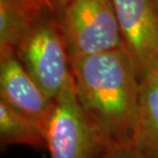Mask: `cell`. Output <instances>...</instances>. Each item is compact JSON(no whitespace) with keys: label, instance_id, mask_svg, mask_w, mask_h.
Returning <instances> with one entry per match:
<instances>
[{"label":"cell","instance_id":"cell-5","mask_svg":"<svg viewBox=\"0 0 158 158\" xmlns=\"http://www.w3.org/2000/svg\"><path fill=\"white\" fill-rule=\"evenodd\" d=\"M124 48L142 80L158 73V5L155 0H113Z\"/></svg>","mask_w":158,"mask_h":158},{"label":"cell","instance_id":"cell-7","mask_svg":"<svg viewBox=\"0 0 158 158\" xmlns=\"http://www.w3.org/2000/svg\"><path fill=\"white\" fill-rule=\"evenodd\" d=\"M135 146L146 158H158V73L141 80Z\"/></svg>","mask_w":158,"mask_h":158},{"label":"cell","instance_id":"cell-10","mask_svg":"<svg viewBox=\"0 0 158 158\" xmlns=\"http://www.w3.org/2000/svg\"><path fill=\"white\" fill-rule=\"evenodd\" d=\"M34 20L48 11H55L52 0H17Z\"/></svg>","mask_w":158,"mask_h":158},{"label":"cell","instance_id":"cell-1","mask_svg":"<svg viewBox=\"0 0 158 158\" xmlns=\"http://www.w3.org/2000/svg\"><path fill=\"white\" fill-rule=\"evenodd\" d=\"M78 102L108 148L135 145L141 80L123 47L70 59Z\"/></svg>","mask_w":158,"mask_h":158},{"label":"cell","instance_id":"cell-13","mask_svg":"<svg viewBox=\"0 0 158 158\" xmlns=\"http://www.w3.org/2000/svg\"><path fill=\"white\" fill-rule=\"evenodd\" d=\"M155 1H156V3H157V5H158V0H155Z\"/></svg>","mask_w":158,"mask_h":158},{"label":"cell","instance_id":"cell-12","mask_svg":"<svg viewBox=\"0 0 158 158\" xmlns=\"http://www.w3.org/2000/svg\"><path fill=\"white\" fill-rule=\"evenodd\" d=\"M52 1H53V6H55V10L60 12L68 4L70 0H52Z\"/></svg>","mask_w":158,"mask_h":158},{"label":"cell","instance_id":"cell-11","mask_svg":"<svg viewBox=\"0 0 158 158\" xmlns=\"http://www.w3.org/2000/svg\"><path fill=\"white\" fill-rule=\"evenodd\" d=\"M102 158H146L135 145L109 148Z\"/></svg>","mask_w":158,"mask_h":158},{"label":"cell","instance_id":"cell-9","mask_svg":"<svg viewBox=\"0 0 158 158\" xmlns=\"http://www.w3.org/2000/svg\"><path fill=\"white\" fill-rule=\"evenodd\" d=\"M34 21L17 0H0V56L15 55Z\"/></svg>","mask_w":158,"mask_h":158},{"label":"cell","instance_id":"cell-4","mask_svg":"<svg viewBox=\"0 0 158 158\" xmlns=\"http://www.w3.org/2000/svg\"><path fill=\"white\" fill-rule=\"evenodd\" d=\"M45 140L50 158H102L109 149L78 102L72 73L55 100Z\"/></svg>","mask_w":158,"mask_h":158},{"label":"cell","instance_id":"cell-2","mask_svg":"<svg viewBox=\"0 0 158 158\" xmlns=\"http://www.w3.org/2000/svg\"><path fill=\"white\" fill-rule=\"evenodd\" d=\"M48 11L37 18L15 50L23 67L50 99L61 94L71 76L70 56L58 18Z\"/></svg>","mask_w":158,"mask_h":158},{"label":"cell","instance_id":"cell-6","mask_svg":"<svg viewBox=\"0 0 158 158\" xmlns=\"http://www.w3.org/2000/svg\"><path fill=\"white\" fill-rule=\"evenodd\" d=\"M1 101L33 121L45 135L55 100L44 93L15 55L0 56Z\"/></svg>","mask_w":158,"mask_h":158},{"label":"cell","instance_id":"cell-3","mask_svg":"<svg viewBox=\"0 0 158 158\" xmlns=\"http://www.w3.org/2000/svg\"><path fill=\"white\" fill-rule=\"evenodd\" d=\"M58 21L70 59L124 46L113 0H70Z\"/></svg>","mask_w":158,"mask_h":158},{"label":"cell","instance_id":"cell-8","mask_svg":"<svg viewBox=\"0 0 158 158\" xmlns=\"http://www.w3.org/2000/svg\"><path fill=\"white\" fill-rule=\"evenodd\" d=\"M0 143L2 149L17 144L36 149L46 148L44 132L3 101H0Z\"/></svg>","mask_w":158,"mask_h":158}]
</instances>
